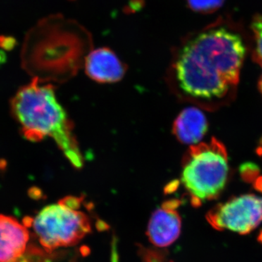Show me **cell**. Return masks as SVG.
I'll use <instances>...</instances> for the list:
<instances>
[{
    "label": "cell",
    "instance_id": "8",
    "mask_svg": "<svg viewBox=\"0 0 262 262\" xmlns=\"http://www.w3.org/2000/svg\"><path fill=\"white\" fill-rule=\"evenodd\" d=\"M29 231L15 218L0 215V262H15L27 251Z\"/></svg>",
    "mask_w": 262,
    "mask_h": 262
},
{
    "label": "cell",
    "instance_id": "14",
    "mask_svg": "<svg viewBox=\"0 0 262 262\" xmlns=\"http://www.w3.org/2000/svg\"><path fill=\"white\" fill-rule=\"evenodd\" d=\"M15 40L13 37H4L0 36V46L6 48V49H11L14 46Z\"/></svg>",
    "mask_w": 262,
    "mask_h": 262
},
{
    "label": "cell",
    "instance_id": "6",
    "mask_svg": "<svg viewBox=\"0 0 262 262\" xmlns=\"http://www.w3.org/2000/svg\"><path fill=\"white\" fill-rule=\"evenodd\" d=\"M206 220L217 230L250 233L262 222V196L247 194L232 198L214 207Z\"/></svg>",
    "mask_w": 262,
    "mask_h": 262
},
{
    "label": "cell",
    "instance_id": "4",
    "mask_svg": "<svg viewBox=\"0 0 262 262\" xmlns=\"http://www.w3.org/2000/svg\"><path fill=\"white\" fill-rule=\"evenodd\" d=\"M229 173L227 151L221 141L213 138L189 149L182 182L192 198L193 204L211 201L225 187Z\"/></svg>",
    "mask_w": 262,
    "mask_h": 262
},
{
    "label": "cell",
    "instance_id": "10",
    "mask_svg": "<svg viewBox=\"0 0 262 262\" xmlns=\"http://www.w3.org/2000/svg\"><path fill=\"white\" fill-rule=\"evenodd\" d=\"M173 133L183 144L196 145L208 130L206 115L195 107H188L179 114L174 122Z\"/></svg>",
    "mask_w": 262,
    "mask_h": 262
},
{
    "label": "cell",
    "instance_id": "9",
    "mask_svg": "<svg viewBox=\"0 0 262 262\" xmlns=\"http://www.w3.org/2000/svg\"><path fill=\"white\" fill-rule=\"evenodd\" d=\"M85 72L92 80L103 83L120 81L125 75V66L112 50L98 48L85 60Z\"/></svg>",
    "mask_w": 262,
    "mask_h": 262
},
{
    "label": "cell",
    "instance_id": "5",
    "mask_svg": "<svg viewBox=\"0 0 262 262\" xmlns=\"http://www.w3.org/2000/svg\"><path fill=\"white\" fill-rule=\"evenodd\" d=\"M26 227H32L41 246L47 252L74 246L91 232L87 215L58 203L45 207L35 218L27 217Z\"/></svg>",
    "mask_w": 262,
    "mask_h": 262
},
{
    "label": "cell",
    "instance_id": "13",
    "mask_svg": "<svg viewBox=\"0 0 262 262\" xmlns=\"http://www.w3.org/2000/svg\"><path fill=\"white\" fill-rule=\"evenodd\" d=\"M144 262H163V257L155 251H150V250L145 251L144 256Z\"/></svg>",
    "mask_w": 262,
    "mask_h": 262
},
{
    "label": "cell",
    "instance_id": "3",
    "mask_svg": "<svg viewBox=\"0 0 262 262\" xmlns=\"http://www.w3.org/2000/svg\"><path fill=\"white\" fill-rule=\"evenodd\" d=\"M91 41L89 31L75 20L52 15L40 20L27 34L22 49V65L34 78L41 81L51 67Z\"/></svg>",
    "mask_w": 262,
    "mask_h": 262
},
{
    "label": "cell",
    "instance_id": "11",
    "mask_svg": "<svg viewBox=\"0 0 262 262\" xmlns=\"http://www.w3.org/2000/svg\"><path fill=\"white\" fill-rule=\"evenodd\" d=\"M251 29L254 37L255 46L254 56L256 61L262 70V14H257L253 17L251 22ZM258 89L262 94V75L258 83Z\"/></svg>",
    "mask_w": 262,
    "mask_h": 262
},
{
    "label": "cell",
    "instance_id": "12",
    "mask_svg": "<svg viewBox=\"0 0 262 262\" xmlns=\"http://www.w3.org/2000/svg\"><path fill=\"white\" fill-rule=\"evenodd\" d=\"M191 10L196 13L209 14L220 9L225 0H187Z\"/></svg>",
    "mask_w": 262,
    "mask_h": 262
},
{
    "label": "cell",
    "instance_id": "2",
    "mask_svg": "<svg viewBox=\"0 0 262 262\" xmlns=\"http://www.w3.org/2000/svg\"><path fill=\"white\" fill-rule=\"evenodd\" d=\"M10 107L26 139L37 142L51 137L74 166H82V156L72 125L53 86L33 78L17 91Z\"/></svg>",
    "mask_w": 262,
    "mask_h": 262
},
{
    "label": "cell",
    "instance_id": "15",
    "mask_svg": "<svg viewBox=\"0 0 262 262\" xmlns=\"http://www.w3.org/2000/svg\"><path fill=\"white\" fill-rule=\"evenodd\" d=\"M258 242L261 243V244H262V231H261L259 235H258Z\"/></svg>",
    "mask_w": 262,
    "mask_h": 262
},
{
    "label": "cell",
    "instance_id": "1",
    "mask_svg": "<svg viewBox=\"0 0 262 262\" xmlns=\"http://www.w3.org/2000/svg\"><path fill=\"white\" fill-rule=\"evenodd\" d=\"M245 55L238 34L225 28L205 31L179 52L174 65L177 85L193 99H222L237 87Z\"/></svg>",
    "mask_w": 262,
    "mask_h": 262
},
{
    "label": "cell",
    "instance_id": "7",
    "mask_svg": "<svg viewBox=\"0 0 262 262\" xmlns=\"http://www.w3.org/2000/svg\"><path fill=\"white\" fill-rule=\"evenodd\" d=\"M180 204L177 200L167 201L152 213L146 231L151 244L158 247H166L178 239L182 221L177 208Z\"/></svg>",
    "mask_w": 262,
    "mask_h": 262
}]
</instances>
